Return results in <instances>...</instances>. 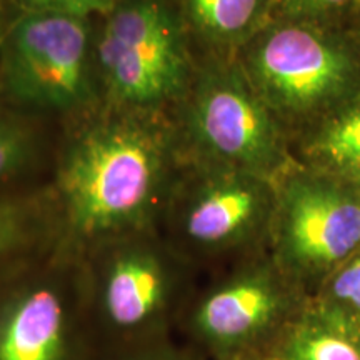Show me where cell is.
<instances>
[{"mask_svg":"<svg viewBox=\"0 0 360 360\" xmlns=\"http://www.w3.org/2000/svg\"><path fill=\"white\" fill-rule=\"evenodd\" d=\"M164 146L137 120H115L84 134L60 170L57 247L82 255L92 247L154 225Z\"/></svg>","mask_w":360,"mask_h":360,"instance_id":"1","label":"cell"},{"mask_svg":"<svg viewBox=\"0 0 360 360\" xmlns=\"http://www.w3.org/2000/svg\"><path fill=\"white\" fill-rule=\"evenodd\" d=\"M186 259L148 232L102 242L80 255L97 352L177 337L187 294Z\"/></svg>","mask_w":360,"mask_h":360,"instance_id":"2","label":"cell"},{"mask_svg":"<svg viewBox=\"0 0 360 360\" xmlns=\"http://www.w3.org/2000/svg\"><path fill=\"white\" fill-rule=\"evenodd\" d=\"M309 297L272 257L255 260L193 294L177 337L205 360L265 359Z\"/></svg>","mask_w":360,"mask_h":360,"instance_id":"3","label":"cell"},{"mask_svg":"<svg viewBox=\"0 0 360 360\" xmlns=\"http://www.w3.org/2000/svg\"><path fill=\"white\" fill-rule=\"evenodd\" d=\"M49 267L0 276V360H94L82 267H64L69 252L56 247Z\"/></svg>","mask_w":360,"mask_h":360,"instance_id":"4","label":"cell"},{"mask_svg":"<svg viewBox=\"0 0 360 360\" xmlns=\"http://www.w3.org/2000/svg\"><path fill=\"white\" fill-rule=\"evenodd\" d=\"M269 238L282 272L304 292L307 283L319 289L360 250V192L332 179L294 180L274 209Z\"/></svg>","mask_w":360,"mask_h":360,"instance_id":"5","label":"cell"},{"mask_svg":"<svg viewBox=\"0 0 360 360\" xmlns=\"http://www.w3.org/2000/svg\"><path fill=\"white\" fill-rule=\"evenodd\" d=\"M2 82L13 98L39 109L67 110L90 94L87 17L24 12L0 47Z\"/></svg>","mask_w":360,"mask_h":360,"instance_id":"6","label":"cell"},{"mask_svg":"<svg viewBox=\"0 0 360 360\" xmlns=\"http://www.w3.org/2000/svg\"><path fill=\"white\" fill-rule=\"evenodd\" d=\"M97 57L112 96L132 105L167 101L187 75L180 25L160 0L117 6L98 39Z\"/></svg>","mask_w":360,"mask_h":360,"instance_id":"7","label":"cell"},{"mask_svg":"<svg viewBox=\"0 0 360 360\" xmlns=\"http://www.w3.org/2000/svg\"><path fill=\"white\" fill-rule=\"evenodd\" d=\"M250 72L260 98L290 114H309L340 102L359 74L344 44L299 24L265 34L252 51Z\"/></svg>","mask_w":360,"mask_h":360,"instance_id":"8","label":"cell"},{"mask_svg":"<svg viewBox=\"0 0 360 360\" xmlns=\"http://www.w3.org/2000/svg\"><path fill=\"white\" fill-rule=\"evenodd\" d=\"M192 129L210 154L250 172H269L281 162V141L257 92L232 72L202 82L192 109Z\"/></svg>","mask_w":360,"mask_h":360,"instance_id":"9","label":"cell"},{"mask_svg":"<svg viewBox=\"0 0 360 360\" xmlns=\"http://www.w3.org/2000/svg\"><path fill=\"white\" fill-rule=\"evenodd\" d=\"M274 209L260 186L227 179L195 193L175 217L174 249L184 257L217 255L270 233Z\"/></svg>","mask_w":360,"mask_h":360,"instance_id":"10","label":"cell"},{"mask_svg":"<svg viewBox=\"0 0 360 360\" xmlns=\"http://www.w3.org/2000/svg\"><path fill=\"white\" fill-rule=\"evenodd\" d=\"M265 359L360 360V328L309 297Z\"/></svg>","mask_w":360,"mask_h":360,"instance_id":"11","label":"cell"},{"mask_svg":"<svg viewBox=\"0 0 360 360\" xmlns=\"http://www.w3.org/2000/svg\"><path fill=\"white\" fill-rule=\"evenodd\" d=\"M309 152L330 174L360 177V94L322 124Z\"/></svg>","mask_w":360,"mask_h":360,"instance_id":"12","label":"cell"},{"mask_svg":"<svg viewBox=\"0 0 360 360\" xmlns=\"http://www.w3.org/2000/svg\"><path fill=\"white\" fill-rule=\"evenodd\" d=\"M193 24L209 37L236 40L262 17L265 0H187Z\"/></svg>","mask_w":360,"mask_h":360,"instance_id":"13","label":"cell"},{"mask_svg":"<svg viewBox=\"0 0 360 360\" xmlns=\"http://www.w3.org/2000/svg\"><path fill=\"white\" fill-rule=\"evenodd\" d=\"M44 236V224L25 205L0 200V276L27 262Z\"/></svg>","mask_w":360,"mask_h":360,"instance_id":"14","label":"cell"},{"mask_svg":"<svg viewBox=\"0 0 360 360\" xmlns=\"http://www.w3.org/2000/svg\"><path fill=\"white\" fill-rule=\"evenodd\" d=\"M310 299L360 328V250L332 272Z\"/></svg>","mask_w":360,"mask_h":360,"instance_id":"15","label":"cell"},{"mask_svg":"<svg viewBox=\"0 0 360 360\" xmlns=\"http://www.w3.org/2000/svg\"><path fill=\"white\" fill-rule=\"evenodd\" d=\"M94 360H205L193 350L191 345L184 344L179 337L148 342V344L132 345V347L101 350Z\"/></svg>","mask_w":360,"mask_h":360,"instance_id":"16","label":"cell"},{"mask_svg":"<svg viewBox=\"0 0 360 360\" xmlns=\"http://www.w3.org/2000/svg\"><path fill=\"white\" fill-rule=\"evenodd\" d=\"M29 157L30 141L25 130L0 101V179L19 172Z\"/></svg>","mask_w":360,"mask_h":360,"instance_id":"17","label":"cell"},{"mask_svg":"<svg viewBox=\"0 0 360 360\" xmlns=\"http://www.w3.org/2000/svg\"><path fill=\"white\" fill-rule=\"evenodd\" d=\"M24 12H60L89 17L92 13H110L117 0H17Z\"/></svg>","mask_w":360,"mask_h":360,"instance_id":"18","label":"cell"},{"mask_svg":"<svg viewBox=\"0 0 360 360\" xmlns=\"http://www.w3.org/2000/svg\"><path fill=\"white\" fill-rule=\"evenodd\" d=\"M283 6L297 15H326L342 12L360 0H282Z\"/></svg>","mask_w":360,"mask_h":360,"instance_id":"19","label":"cell"},{"mask_svg":"<svg viewBox=\"0 0 360 360\" xmlns=\"http://www.w3.org/2000/svg\"><path fill=\"white\" fill-rule=\"evenodd\" d=\"M7 20H6V7H4V0H0V47H2L4 39H6L7 30H8Z\"/></svg>","mask_w":360,"mask_h":360,"instance_id":"20","label":"cell"},{"mask_svg":"<svg viewBox=\"0 0 360 360\" xmlns=\"http://www.w3.org/2000/svg\"><path fill=\"white\" fill-rule=\"evenodd\" d=\"M254 360H269V359H254Z\"/></svg>","mask_w":360,"mask_h":360,"instance_id":"21","label":"cell"}]
</instances>
